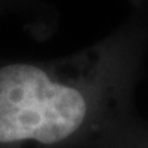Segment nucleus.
<instances>
[{
  "label": "nucleus",
  "mask_w": 148,
  "mask_h": 148,
  "mask_svg": "<svg viewBox=\"0 0 148 148\" xmlns=\"http://www.w3.org/2000/svg\"><path fill=\"white\" fill-rule=\"evenodd\" d=\"M148 17L132 12L70 55L0 65V148H129L145 130L136 89Z\"/></svg>",
  "instance_id": "1"
},
{
  "label": "nucleus",
  "mask_w": 148,
  "mask_h": 148,
  "mask_svg": "<svg viewBox=\"0 0 148 148\" xmlns=\"http://www.w3.org/2000/svg\"><path fill=\"white\" fill-rule=\"evenodd\" d=\"M132 6V11L136 14L148 17V0H127Z\"/></svg>",
  "instance_id": "2"
},
{
  "label": "nucleus",
  "mask_w": 148,
  "mask_h": 148,
  "mask_svg": "<svg viewBox=\"0 0 148 148\" xmlns=\"http://www.w3.org/2000/svg\"><path fill=\"white\" fill-rule=\"evenodd\" d=\"M129 148H148V124L145 127V130L140 133V136Z\"/></svg>",
  "instance_id": "3"
}]
</instances>
